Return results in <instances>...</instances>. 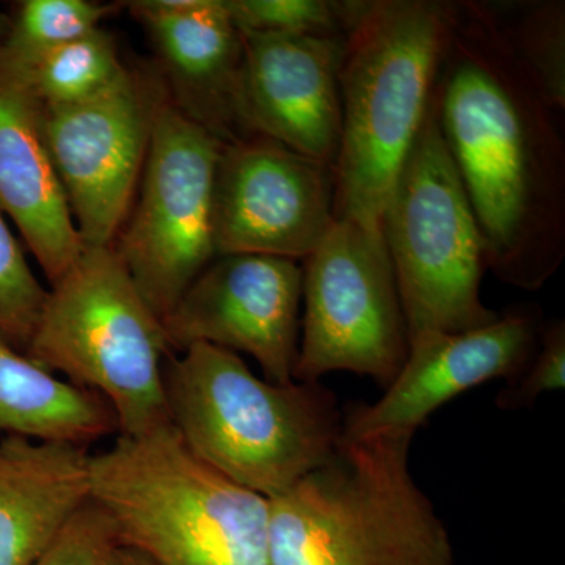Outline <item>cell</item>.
<instances>
[{"instance_id": "cell-1", "label": "cell", "mask_w": 565, "mask_h": 565, "mask_svg": "<svg viewBox=\"0 0 565 565\" xmlns=\"http://www.w3.org/2000/svg\"><path fill=\"white\" fill-rule=\"evenodd\" d=\"M433 103L487 269L505 285L541 289L565 258V147L498 9L451 2Z\"/></svg>"}, {"instance_id": "cell-2", "label": "cell", "mask_w": 565, "mask_h": 565, "mask_svg": "<svg viewBox=\"0 0 565 565\" xmlns=\"http://www.w3.org/2000/svg\"><path fill=\"white\" fill-rule=\"evenodd\" d=\"M451 2L352 0L340 68L334 221L381 217L433 96Z\"/></svg>"}, {"instance_id": "cell-3", "label": "cell", "mask_w": 565, "mask_h": 565, "mask_svg": "<svg viewBox=\"0 0 565 565\" xmlns=\"http://www.w3.org/2000/svg\"><path fill=\"white\" fill-rule=\"evenodd\" d=\"M414 435H343L269 500L270 565H456L444 520L412 476Z\"/></svg>"}, {"instance_id": "cell-4", "label": "cell", "mask_w": 565, "mask_h": 565, "mask_svg": "<svg viewBox=\"0 0 565 565\" xmlns=\"http://www.w3.org/2000/svg\"><path fill=\"white\" fill-rule=\"evenodd\" d=\"M163 384L170 424L193 455L267 500L326 462L343 437L344 415L321 382L274 384L215 345L172 353Z\"/></svg>"}, {"instance_id": "cell-5", "label": "cell", "mask_w": 565, "mask_h": 565, "mask_svg": "<svg viewBox=\"0 0 565 565\" xmlns=\"http://www.w3.org/2000/svg\"><path fill=\"white\" fill-rule=\"evenodd\" d=\"M92 501L152 565H270L269 500L204 463L170 423L92 455Z\"/></svg>"}, {"instance_id": "cell-6", "label": "cell", "mask_w": 565, "mask_h": 565, "mask_svg": "<svg viewBox=\"0 0 565 565\" xmlns=\"http://www.w3.org/2000/svg\"><path fill=\"white\" fill-rule=\"evenodd\" d=\"M47 288L25 355L106 401L120 437L169 424L163 371L173 352L114 245L84 247Z\"/></svg>"}, {"instance_id": "cell-7", "label": "cell", "mask_w": 565, "mask_h": 565, "mask_svg": "<svg viewBox=\"0 0 565 565\" xmlns=\"http://www.w3.org/2000/svg\"><path fill=\"white\" fill-rule=\"evenodd\" d=\"M381 233L408 341L424 333L465 332L497 321L500 315L481 299L484 243L441 136L433 96L386 200Z\"/></svg>"}, {"instance_id": "cell-8", "label": "cell", "mask_w": 565, "mask_h": 565, "mask_svg": "<svg viewBox=\"0 0 565 565\" xmlns=\"http://www.w3.org/2000/svg\"><path fill=\"white\" fill-rule=\"evenodd\" d=\"M303 262L294 381L348 371L385 390L407 359L408 333L382 233L337 221Z\"/></svg>"}, {"instance_id": "cell-9", "label": "cell", "mask_w": 565, "mask_h": 565, "mask_svg": "<svg viewBox=\"0 0 565 565\" xmlns=\"http://www.w3.org/2000/svg\"><path fill=\"white\" fill-rule=\"evenodd\" d=\"M222 147L166 98L131 212L114 243L141 297L161 319L217 256L212 193Z\"/></svg>"}, {"instance_id": "cell-10", "label": "cell", "mask_w": 565, "mask_h": 565, "mask_svg": "<svg viewBox=\"0 0 565 565\" xmlns=\"http://www.w3.org/2000/svg\"><path fill=\"white\" fill-rule=\"evenodd\" d=\"M167 92L158 71L126 66L71 106L41 107V128L84 247H111L131 212Z\"/></svg>"}, {"instance_id": "cell-11", "label": "cell", "mask_w": 565, "mask_h": 565, "mask_svg": "<svg viewBox=\"0 0 565 565\" xmlns=\"http://www.w3.org/2000/svg\"><path fill=\"white\" fill-rule=\"evenodd\" d=\"M334 222L332 163L262 136L223 145L212 193L217 256L307 259Z\"/></svg>"}, {"instance_id": "cell-12", "label": "cell", "mask_w": 565, "mask_h": 565, "mask_svg": "<svg viewBox=\"0 0 565 565\" xmlns=\"http://www.w3.org/2000/svg\"><path fill=\"white\" fill-rule=\"evenodd\" d=\"M302 267L267 255H218L162 319L173 353L210 344L247 353L274 384L294 381Z\"/></svg>"}, {"instance_id": "cell-13", "label": "cell", "mask_w": 565, "mask_h": 565, "mask_svg": "<svg viewBox=\"0 0 565 565\" xmlns=\"http://www.w3.org/2000/svg\"><path fill=\"white\" fill-rule=\"evenodd\" d=\"M243 41L237 118L245 137H266L334 166L345 35L243 33Z\"/></svg>"}, {"instance_id": "cell-14", "label": "cell", "mask_w": 565, "mask_h": 565, "mask_svg": "<svg viewBox=\"0 0 565 565\" xmlns=\"http://www.w3.org/2000/svg\"><path fill=\"white\" fill-rule=\"evenodd\" d=\"M541 329L533 313L508 311L497 321L456 333H424L408 341L407 359L381 399L344 415V437L385 430L415 434L441 405L475 386L516 381L533 360Z\"/></svg>"}, {"instance_id": "cell-15", "label": "cell", "mask_w": 565, "mask_h": 565, "mask_svg": "<svg viewBox=\"0 0 565 565\" xmlns=\"http://www.w3.org/2000/svg\"><path fill=\"white\" fill-rule=\"evenodd\" d=\"M147 31L167 98L223 145L245 139L237 118L243 33L223 0L125 2Z\"/></svg>"}, {"instance_id": "cell-16", "label": "cell", "mask_w": 565, "mask_h": 565, "mask_svg": "<svg viewBox=\"0 0 565 565\" xmlns=\"http://www.w3.org/2000/svg\"><path fill=\"white\" fill-rule=\"evenodd\" d=\"M0 212L17 225L50 286L61 280L84 252L44 141L40 104L2 68Z\"/></svg>"}, {"instance_id": "cell-17", "label": "cell", "mask_w": 565, "mask_h": 565, "mask_svg": "<svg viewBox=\"0 0 565 565\" xmlns=\"http://www.w3.org/2000/svg\"><path fill=\"white\" fill-rule=\"evenodd\" d=\"M92 501L88 446L0 440V565H32Z\"/></svg>"}, {"instance_id": "cell-18", "label": "cell", "mask_w": 565, "mask_h": 565, "mask_svg": "<svg viewBox=\"0 0 565 565\" xmlns=\"http://www.w3.org/2000/svg\"><path fill=\"white\" fill-rule=\"evenodd\" d=\"M0 433L90 446L117 423L109 405L0 341Z\"/></svg>"}, {"instance_id": "cell-19", "label": "cell", "mask_w": 565, "mask_h": 565, "mask_svg": "<svg viewBox=\"0 0 565 565\" xmlns=\"http://www.w3.org/2000/svg\"><path fill=\"white\" fill-rule=\"evenodd\" d=\"M125 68L114 35L99 28L47 52L22 73L6 71L24 85L40 107L52 109L92 98Z\"/></svg>"}, {"instance_id": "cell-20", "label": "cell", "mask_w": 565, "mask_h": 565, "mask_svg": "<svg viewBox=\"0 0 565 565\" xmlns=\"http://www.w3.org/2000/svg\"><path fill=\"white\" fill-rule=\"evenodd\" d=\"M115 7L90 0H24L0 44V68L22 73L55 47L102 28Z\"/></svg>"}, {"instance_id": "cell-21", "label": "cell", "mask_w": 565, "mask_h": 565, "mask_svg": "<svg viewBox=\"0 0 565 565\" xmlns=\"http://www.w3.org/2000/svg\"><path fill=\"white\" fill-rule=\"evenodd\" d=\"M500 13V11H498ZM504 33L542 98L553 110L565 107V3H530L512 24L501 17Z\"/></svg>"}, {"instance_id": "cell-22", "label": "cell", "mask_w": 565, "mask_h": 565, "mask_svg": "<svg viewBox=\"0 0 565 565\" xmlns=\"http://www.w3.org/2000/svg\"><path fill=\"white\" fill-rule=\"evenodd\" d=\"M241 33L277 36L345 35L351 0H223Z\"/></svg>"}, {"instance_id": "cell-23", "label": "cell", "mask_w": 565, "mask_h": 565, "mask_svg": "<svg viewBox=\"0 0 565 565\" xmlns=\"http://www.w3.org/2000/svg\"><path fill=\"white\" fill-rule=\"evenodd\" d=\"M50 288L41 285L9 223L0 212V341L22 353L46 302Z\"/></svg>"}, {"instance_id": "cell-24", "label": "cell", "mask_w": 565, "mask_h": 565, "mask_svg": "<svg viewBox=\"0 0 565 565\" xmlns=\"http://www.w3.org/2000/svg\"><path fill=\"white\" fill-rule=\"evenodd\" d=\"M118 545L110 520L90 501L32 565H110Z\"/></svg>"}, {"instance_id": "cell-25", "label": "cell", "mask_w": 565, "mask_h": 565, "mask_svg": "<svg viewBox=\"0 0 565 565\" xmlns=\"http://www.w3.org/2000/svg\"><path fill=\"white\" fill-rule=\"evenodd\" d=\"M565 386V323H552L541 333L537 351L523 374L498 396L503 408L527 407L541 394L559 392Z\"/></svg>"}, {"instance_id": "cell-26", "label": "cell", "mask_w": 565, "mask_h": 565, "mask_svg": "<svg viewBox=\"0 0 565 565\" xmlns=\"http://www.w3.org/2000/svg\"><path fill=\"white\" fill-rule=\"evenodd\" d=\"M110 565H152L145 559L143 556L139 555V553L134 552L131 548H126V546L118 545L117 550L114 552V556H111Z\"/></svg>"}, {"instance_id": "cell-27", "label": "cell", "mask_w": 565, "mask_h": 565, "mask_svg": "<svg viewBox=\"0 0 565 565\" xmlns=\"http://www.w3.org/2000/svg\"><path fill=\"white\" fill-rule=\"evenodd\" d=\"M10 29V21L7 20L6 17H2L0 14V44L3 43V40H6L7 33H9Z\"/></svg>"}]
</instances>
